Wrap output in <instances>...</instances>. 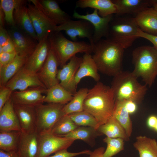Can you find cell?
Returning <instances> with one entry per match:
<instances>
[{
    "mask_svg": "<svg viewBox=\"0 0 157 157\" xmlns=\"http://www.w3.org/2000/svg\"><path fill=\"white\" fill-rule=\"evenodd\" d=\"M115 100L111 87L99 81L89 89L83 104V110L92 115L99 127L112 116Z\"/></svg>",
    "mask_w": 157,
    "mask_h": 157,
    "instance_id": "6da1fadb",
    "label": "cell"
},
{
    "mask_svg": "<svg viewBox=\"0 0 157 157\" xmlns=\"http://www.w3.org/2000/svg\"><path fill=\"white\" fill-rule=\"evenodd\" d=\"M92 57L98 71L114 77L122 70L124 48L118 43L107 39H102L91 45Z\"/></svg>",
    "mask_w": 157,
    "mask_h": 157,
    "instance_id": "7a4b0ae2",
    "label": "cell"
},
{
    "mask_svg": "<svg viewBox=\"0 0 157 157\" xmlns=\"http://www.w3.org/2000/svg\"><path fill=\"white\" fill-rule=\"evenodd\" d=\"M132 72L122 71L113 77L111 86L116 100L141 102L147 90V86L142 85Z\"/></svg>",
    "mask_w": 157,
    "mask_h": 157,
    "instance_id": "3957f363",
    "label": "cell"
},
{
    "mask_svg": "<svg viewBox=\"0 0 157 157\" xmlns=\"http://www.w3.org/2000/svg\"><path fill=\"white\" fill-rule=\"evenodd\" d=\"M133 73L142 79L149 87L157 76V50L154 47L143 45L135 48L132 52Z\"/></svg>",
    "mask_w": 157,
    "mask_h": 157,
    "instance_id": "277c9868",
    "label": "cell"
},
{
    "mask_svg": "<svg viewBox=\"0 0 157 157\" xmlns=\"http://www.w3.org/2000/svg\"><path fill=\"white\" fill-rule=\"evenodd\" d=\"M48 40L50 49L55 54L61 68L78 53L92 52V47L90 44L83 41L70 40L60 32H53L49 36Z\"/></svg>",
    "mask_w": 157,
    "mask_h": 157,
    "instance_id": "5b68a950",
    "label": "cell"
},
{
    "mask_svg": "<svg viewBox=\"0 0 157 157\" xmlns=\"http://www.w3.org/2000/svg\"><path fill=\"white\" fill-rule=\"evenodd\" d=\"M110 22L107 39L117 42L124 49L130 47L139 38L140 28L134 17L115 14Z\"/></svg>",
    "mask_w": 157,
    "mask_h": 157,
    "instance_id": "8992f818",
    "label": "cell"
},
{
    "mask_svg": "<svg viewBox=\"0 0 157 157\" xmlns=\"http://www.w3.org/2000/svg\"><path fill=\"white\" fill-rule=\"evenodd\" d=\"M65 105L49 103L35 106L36 115V131L39 133L50 132L56 123L66 115L63 110Z\"/></svg>",
    "mask_w": 157,
    "mask_h": 157,
    "instance_id": "52a82bcc",
    "label": "cell"
},
{
    "mask_svg": "<svg viewBox=\"0 0 157 157\" xmlns=\"http://www.w3.org/2000/svg\"><path fill=\"white\" fill-rule=\"evenodd\" d=\"M39 144L37 157H48L50 155L67 149L75 140L55 135L50 132L39 133Z\"/></svg>",
    "mask_w": 157,
    "mask_h": 157,
    "instance_id": "ba28073f",
    "label": "cell"
},
{
    "mask_svg": "<svg viewBox=\"0 0 157 157\" xmlns=\"http://www.w3.org/2000/svg\"><path fill=\"white\" fill-rule=\"evenodd\" d=\"M65 31L72 41H77L78 37L86 38L91 45L93 44L94 28L92 25L88 21L82 19L74 20L70 19L63 24L57 26L55 31Z\"/></svg>",
    "mask_w": 157,
    "mask_h": 157,
    "instance_id": "9c48e42d",
    "label": "cell"
},
{
    "mask_svg": "<svg viewBox=\"0 0 157 157\" xmlns=\"http://www.w3.org/2000/svg\"><path fill=\"white\" fill-rule=\"evenodd\" d=\"M114 15L102 17L99 15L97 10L94 9L92 13H87L85 15L80 14L74 11L73 16L74 18L77 19L88 21L92 25L94 28L93 44L104 38H107L109 24Z\"/></svg>",
    "mask_w": 157,
    "mask_h": 157,
    "instance_id": "30bf717a",
    "label": "cell"
},
{
    "mask_svg": "<svg viewBox=\"0 0 157 157\" xmlns=\"http://www.w3.org/2000/svg\"><path fill=\"white\" fill-rule=\"evenodd\" d=\"M27 6L38 42L54 32L57 26L32 3Z\"/></svg>",
    "mask_w": 157,
    "mask_h": 157,
    "instance_id": "8fae6325",
    "label": "cell"
},
{
    "mask_svg": "<svg viewBox=\"0 0 157 157\" xmlns=\"http://www.w3.org/2000/svg\"><path fill=\"white\" fill-rule=\"evenodd\" d=\"M5 86L13 92L24 90L31 88L47 89L37 74L30 72L24 66L8 81Z\"/></svg>",
    "mask_w": 157,
    "mask_h": 157,
    "instance_id": "7c38bea8",
    "label": "cell"
},
{
    "mask_svg": "<svg viewBox=\"0 0 157 157\" xmlns=\"http://www.w3.org/2000/svg\"><path fill=\"white\" fill-rule=\"evenodd\" d=\"M7 31L17 54L28 58L35 49L38 44L36 42V40L16 26H10Z\"/></svg>",
    "mask_w": 157,
    "mask_h": 157,
    "instance_id": "4fadbf2b",
    "label": "cell"
},
{
    "mask_svg": "<svg viewBox=\"0 0 157 157\" xmlns=\"http://www.w3.org/2000/svg\"><path fill=\"white\" fill-rule=\"evenodd\" d=\"M82 58V61L68 89V91L73 95L76 92L78 85L82 78L90 77L97 82L99 81L100 78L97 67L91 54L85 53Z\"/></svg>",
    "mask_w": 157,
    "mask_h": 157,
    "instance_id": "5bb4252c",
    "label": "cell"
},
{
    "mask_svg": "<svg viewBox=\"0 0 157 157\" xmlns=\"http://www.w3.org/2000/svg\"><path fill=\"white\" fill-rule=\"evenodd\" d=\"M59 66V64L56 56L50 49L44 64L37 73L39 78L47 89L59 83L57 78Z\"/></svg>",
    "mask_w": 157,
    "mask_h": 157,
    "instance_id": "9a60e30c",
    "label": "cell"
},
{
    "mask_svg": "<svg viewBox=\"0 0 157 157\" xmlns=\"http://www.w3.org/2000/svg\"><path fill=\"white\" fill-rule=\"evenodd\" d=\"M57 26L70 19L69 15L60 7L57 1L53 0H30Z\"/></svg>",
    "mask_w": 157,
    "mask_h": 157,
    "instance_id": "2e32d148",
    "label": "cell"
},
{
    "mask_svg": "<svg viewBox=\"0 0 157 157\" xmlns=\"http://www.w3.org/2000/svg\"><path fill=\"white\" fill-rule=\"evenodd\" d=\"M47 89L42 87L31 88L13 92L10 98L13 104L35 106L44 103L46 96L43 94Z\"/></svg>",
    "mask_w": 157,
    "mask_h": 157,
    "instance_id": "e0dca14e",
    "label": "cell"
},
{
    "mask_svg": "<svg viewBox=\"0 0 157 157\" xmlns=\"http://www.w3.org/2000/svg\"><path fill=\"white\" fill-rule=\"evenodd\" d=\"M48 37L38 42L35 50L28 58L24 66L26 69L32 73L37 74L46 60L50 49Z\"/></svg>",
    "mask_w": 157,
    "mask_h": 157,
    "instance_id": "ac0fdd59",
    "label": "cell"
},
{
    "mask_svg": "<svg viewBox=\"0 0 157 157\" xmlns=\"http://www.w3.org/2000/svg\"><path fill=\"white\" fill-rule=\"evenodd\" d=\"M39 133L21 131L17 152L19 157H37L39 148Z\"/></svg>",
    "mask_w": 157,
    "mask_h": 157,
    "instance_id": "d6986e66",
    "label": "cell"
},
{
    "mask_svg": "<svg viewBox=\"0 0 157 157\" xmlns=\"http://www.w3.org/2000/svg\"><path fill=\"white\" fill-rule=\"evenodd\" d=\"M13 104L21 131L31 132L36 131V115L35 106Z\"/></svg>",
    "mask_w": 157,
    "mask_h": 157,
    "instance_id": "ffe728a7",
    "label": "cell"
},
{
    "mask_svg": "<svg viewBox=\"0 0 157 157\" xmlns=\"http://www.w3.org/2000/svg\"><path fill=\"white\" fill-rule=\"evenodd\" d=\"M21 131L10 98L0 110V132Z\"/></svg>",
    "mask_w": 157,
    "mask_h": 157,
    "instance_id": "44dd1931",
    "label": "cell"
},
{
    "mask_svg": "<svg viewBox=\"0 0 157 157\" xmlns=\"http://www.w3.org/2000/svg\"><path fill=\"white\" fill-rule=\"evenodd\" d=\"M26 2V1L19 5L14 10L13 17L15 25L20 29L38 41L27 6L25 5Z\"/></svg>",
    "mask_w": 157,
    "mask_h": 157,
    "instance_id": "7402d4cb",
    "label": "cell"
},
{
    "mask_svg": "<svg viewBox=\"0 0 157 157\" xmlns=\"http://www.w3.org/2000/svg\"><path fill=\"white\" fill-rule=\"evenodd\" d=\"M140 30L148 34L157 35V12L152 7L147 8L134 17Z\"/></svg>",
    "mask_w": 157,
    "mask_h": 157,
    "instance_id": "603a6c76",
    "label": "cell"
},
{
    "mask_svg": "<svg viewBox=\"0 0 157 157\" xmlns=\"http://www.w3.org/2000/svg\"><path fill=\"white\" fill-rule=\"evenodd\" d=\"M116 6V15H136L147 8L152 7L155 0H112Z\"/></svg>",
    "mask_w": 157,
    "mask_h": 157,
    "instance_id": "cb8c5ba5",
    "label": "cell"
},
{
    "mask_svg": "<svg viewBox=\"0 0 157 157\" xmlns=\"http://www.w3.org/2000/svg\"><path fill=\"white\" fill-rule=\"evenodd\" d=\"M82 59V57L75 55L71 58L67 63L58 70L57 78L59 83L68 91Z\"/></svg>",
    "mask_w": 157,
    "mask_h": 157,
    "instance_id": "d4e9b609",
    "label": "cell"
},
{
    "mask_svg": "<svg viewBox=\"0 0 157 157\" xmlns=\"http://www.w3.org/2000/svg\"><path fill=\"white\" fill-rule=\"evenodd\" d=\"M76 7L96 9L102 17L116 14L117 12L116 6L112 0H79L76 2Z\"/></svg>",
    "mask_w": 157,
    "mask_h": 157,
    "instance_id": "484cf974",
    "label": "cell"
},
{
    "mask_svg": "<svg viewBox=\"0 0 157 157\" xmlns=\"http://www.w3.org/2000/svg\"><path fill=\"white\" fill-rule=\"evenodd\" d=\"M27 58L17 54L11 62L0 68V87L5 86L8 81L24 66Z\"/></svg>",
    "mask_w": 157,
    "mask_h": 157,
    "instance_id": "4316f807",
    "label": "cell"
},
{
    "mask_svg": "<svg viewBox=\"0 0 157 157\" xmlns=\"http://www.w3.org/2000/svg\"><path fill=\"white\" fill-rule=\"evenodd\" d=\"M133 145L138 151L139 157H157V141L155 139L140 135L136 137Z\"/></svg>",
    "mask_w": 157,
    "mask_h": 157,
    "instance_id": "83f0119b",
    "label": "cell"
},
{
    "mask_svg": "<svg viewBox=\"0 0 157 157\" xmlns=\"http://www.w3.org/2000/svg\"><path fill=\"white\" fill-rule=\"evenodd\" d=\"M98 131L108 137L120 138L124 141L129 140L123 127L112 116L106 123L99 126Z\"/></svg>",
    "mask_w": 157,
    "mask_h": 157,
    "instance_id": "f1b7e54d",
    "label": "cell"
},
{
    "mask_svg": "<svg viewBox=\"0 0 157 157\" xmlns=\"http://www.w3.org/2000/svg\"><path fill=\"white\" fill-rule=\"evenodd\" d=\"M126 100H116L112 115L122 126L129 138L132 130V124L129 113L126 107Z\"/></svg>",
    "mask_w": 157,
    "mask_h": 157,
    "instance_id": "f546056e",
    "label": "cell"
},
{
    "mask_svg": "<svg viewBox=\"0 0 157 157\" xmlns=\"http://www.w3.org/2000/svg\"><path fill=\"white\" fill-rule=\"evenodd\" d=\"M44 102L66 104L70 101L74 95L60 83L47 89Z\"/></svg>",
    "mask_w": 157,
    "mask_h": 157,
    "instance_id": "4dcf8cb0",
    "label": "cell"
},
{
    "mask_svg": "<svg viewBox=\"0 0 157 157\" xmlns=\"http://www.w3.org/2000/svg\"><path fill=\"white\" fill-rule=\"evenodd\" d=\"M100 133L95 129L89 126H79L68 134L63 137L76 140L84 141L91 146L94 144L95 138Z\"/></svg>",
    "mask_w": 157,
    "mask_h": 157,
    "instance_id": "1f68e13d",
    "label": "cell"
},
{
    "mask_svg": "<svg viewBox=\"0 0 157 157\" xmlns=\"http://www.w3.org/2000/svg\"><path fill=\"white\" fill-rule=\"evenodd\" d=\"M89 90L86 88H82L74 94L72 100L64 106L66 115L83 110L84 102Z\"/></svg>",
    "mask_w": 157,
    "mask_h": 157,
    "instance_id": "d6a6232c",
    "label": "cell"
},
{
    "mask_svg": "<svg viewBox=\"0 0 157 157\" xmlns=\"http://www.w3.org/2000/svg\"><path fill=\"white\" fill-rule=\"evenodd\" d=\"M21 131L0 132V149L17 151Z\"/></svg>",
    "mask_w": 157,
    "mask_h": 157,
    "instance_id": "836d02e7",
    "label": "cell"
},
{
    "mask_svg": "<svg viewBox=\"0 0 157 157\" xmlns=\"http://www.w3.org/2000/svg\"><path fill=\"white\" fill-rule=\"evenodd\" d=\"M78 126L74 122L68 115H66L56 123L50 132L57 135L63 137Z\"/></svg>",
    "mask_w": 157,
    "mask_h": 157,
    "instance_id": "e575fe53",
    "label": "cell"
},
{
    "mask_svg": "<svg viewBox=\"0 0 157 157\" xmlns=\"http://www.w3.org/2000/svg\"><path fill=\"white\" fill-rule=\"evenodd\" d=\"M78 126H89L98 130L99 126L96 119L89 113L83 110L68 115Z\"/></svg>",
    "mask_w": 157,
    "mask_h": 157,
    "instance_id": "d590c367",
    "label": "cell"
},
{
    "mask_svg": "<svg viewBox=\"0 0 157 157\" xmlns=\"http://www.w3.org/2000/svg\"><path fill=\"white\" fill-rule=\"evenodd\" d=\"M25 1L23 0H0V7L4 13L5 20L10 26H15L13 17L15 9Z\"/></svg>",
    "mask_w": 157,
    "mask_h": 157,
    "instance_id": "8d00e7d4",
    "label": "cell"
},
{
    "mask_svg": "<svg viewBox=\"0 0 157 157\" xmlns=\"http://www.w3.org/2000/svg\"><path fill=\"white\" fill-rule=\"evenodd\" d=\"M107 147L103 157H112L124 149V141L120 138H112L106 137L103 139Z\"/></svg>",
    "mask_w": 157,
    "mask_h": 157,
    "instance_id": "74e56055",
    "label": "cell"
},
{
    "mask_svg": "<svg viewBox=\"0 0 157 157\" xmlns=\"http://www.w3.org/2000/svg\"><path fill=\"white\" fill-rule=\"evenodd\" d=\"M91 152L90 150H85L77 152H71L65 149L58 151L55 153L54 155L48 157H74L82 154L89 155Z\"/></svg>",
    "mask_w": 157,
    "mask_h": 157,
    "instance_id": "f35d334b",
    "label": "cell"
},
{
    "mask_svg": "<svg viewBox=\"0 0 157 157\" xmlns=\"http://www.w3.org/2000/svg\"><path fill=\"white\" fill-rule=\"evenodd\" d=\"M13 92L6 86L0 87V110L10 98Z\"/></svg>",
    "mask_w": 157,
    "mask_h": 157,
    "instance_id": "ab89813d",
    "label": "cell"
},
{
    "mask_svg": "<svg viewBox=\"0 0 157 157\" xmlns=\"http://www.w3.org/2000/svg\"><path fill=\"white\" fill-rule=\"evenodd\" d=\"M15 51L12 52H2L0 54V68L7 65L15 57Z\"/></svg>",
    "mask_w": 157,
    "mask_h": 157,
    "instance_id": "60d3db41",
    "label": "cell"
},
{
    "mask_svg": "<svg viewBox=\"0 0 157 157\" xmlns=\"http://www.w3.org/2000/svg\"><path fill=\"white\" fill-rule=\"evenodd\" d=\"M138 36L147 40L151 42L153 46L157 50V35H150L142 31L140 29L138 30Z\"/></svg>",
    "mask_w": 157,
    "mask_h": 157,
    "instance_id": "b9f144b4",
    "label": "cell"
},
{
    "mask_svg": "<svg viewBox=\"0 0 157 157\" xmlns=\"http://www.w3.org/2000/svg\"><path fill=\"white\" fill-rule=\"evenodd\" d=\"M9 38L8 31L5 28L4 26H0V46H3Z\"/></svg>",
    "mask_w": 157,
    "mask_h": 157,
    "instance_id": "7bdbcfd3",
    "label": "cell"
},
{
    "mask_svg": "<svg viewBox=\"0 0 157 157\" xmlns=\"http://www.w3.org/2000/svg\"><path fill=\"white\" fill-rule=\"evenodd\" d=\"M3 52H12L15 51V47L10 38L8 41L2 46Z\"/></svg>",
    "mask_w": 157,
    "mask_h": 157,
    "instance_id": "ee69618b",
    "label": "cell"
},
{
    "mask_svg": "<svg viewBox=\"0 0 157 157\" xmlns=\"http://www.w3.org/2000/svg\"><path fill=\"white\" fill-rule=\"evenodd\" d=\"M105 151V148L104 147H99L91 152L89 154L90 157H103Z\"/></svg>",
    "mask_w": 157,
    "mask_h": 157,
    "instance_id": "f6af8a7d",
    "label": "cell"
},
{
    "mask_svg": "<svg viewBox=\"0 0 157 157\" xmlns=\"http://www.w3.org/2000/svg\"><path fill=\"white\" fill-rule=\"evenodd\" d=\"M136 104L133 101H126V107L129 114L133 113L137 109Z\"/></svg>",
    "mask_w": 157,
    "mask_h": 157,
    "instance_id": "bcb514c9",
    "label": "cell"
},
{
    "mask_svg": "<svg viewBox=\"0 0 157 157\" xmlns=\"http://www.w3.org/2000/svg\"><path fill=\"white\" fill-rule=\"evenodd\" d=\"M0 157H19L17 151H6L0 149Z\"/></svg>",
    "mask_w": 157,
    "mask_h": 157,
    "instance_id": "7dc6e473",
    "label": "cell"
},
{
    "mask_svg": "<svg viewBox=\"0 0 157 157\" xmlns=\"http://www.w3.org/2000/svg\"><path fill=\"white\" fill-rule=\"evenodd\" d=\"M157 123V117L155 115H151L147 119V124L151 128L154 129Z\"/></svg>",
    "mask_w": 157,
    "mask_h": 157,
    "instance_id": "c3c4849f",
    "label": "cell"
},
{
    "mask_svg": "<svg viewBox=\"0 0 157 157\" xmlns=\"http://www.w3.org/2000/svg\"><path fill=\"white\" fill-rule=\"evenodd\" d=\"M5 19V16L3 12L0 7V26H4V20Z\"/></svg>",
    "mask_w": 157,
    "mask_h": 157,
    "instance_id": "681fc988",
    "label": "cell"
},
{
    "mask_svg": "<svg viewBox=\"0 0 157 157\" xmlns=\"http://www.w3.org/2000/svg\"><path fill=\"white\" fill-rule=\"evenodd\" d=\"M153 7L157 12V0H155L153 4Z\"/></svg>",
    "mask_w": 157,
    "mask_h": 157,
    "instance_id": "f907efd6",
    "label": "cell"
},
{
    "mask_svg": "<svg viewBox=\"0 0 157 157\" xmlns=\"http://www.w3.org/2000/svg\"><path fill=\"white\" fill-rule=\"evenodd\" d=\"M3 52L2 46H0V54Z\"/></svg>",
    "mask_w": 157,
    "mask_h": 157,
    "instance_id": "816d5d0a",
    "label": "cell"
},
{
    "mask_svg": "<svg viewBox=\"0 0 157 157\" xmlns=\"http://www.w3.org/2000/svg\"><path fill=\"white\" fill-rule=\"evenodd\" d=\"M154 129L156 131H157V123L155 126V127L154 128Z\"/></svg>",
    "mask_w": 157,
    "mask_h": 157,
    "instance_id": "f5cc1de1",
    "label": "cell"
}]
</instances>
